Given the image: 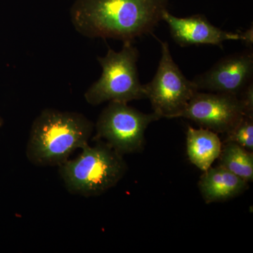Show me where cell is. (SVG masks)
Listing matches in <instances>:
<instances>
[{
    "instance_id": "6da1fadb",
    "label": "cell",
    "mask_w": 253,
    "mask_h": 253,
    "mask_svg": "<svg viewBox=\"0 0 253 253\" xmlns=\"http://www.w3.org/2000/svg\"><path fill=\"white\" fill-rule=\"evenodd\" d=\"M169 1L75 0L70 18L75 30L86 38L132 42L153 33Z\"/></svg>"
},
{
    "instance_id": "7a4b0ae2",
    "label": "cell",
    "mask_w": 253,
    "mask_h": 253,
    "mask_svg": "<svg viewBox=\"0 0 253 253\" xmlns=\"http://www.w3.org/2000/svg\"><path fill=\"white\" fill-rule=\"evenodd\" d=\"M94 131V123L82 113L43 110L32 124L26 157L39 167L59 166L89 144Z\"/></svg>"
},
{
    "instance_id": "3957f363",
    "label": "cell",
    "mask_w": 253,
    "mask_h": 253,
    "mask_svg": "<svg viewBox=\"0 0 253 253\" xmlns=\"http://www.w3.org/2000/svg\"><path fill=\"white\" fill-rule=\"evenodd\" d=\"M89 144L74 159L59 166V175L68 192L83 197L101 196L117 185L127 170V165L116 150L102 141Z\"/></svg>"
},
{
    "instance_id": "277c9868",
    "label": "cell",
    "mask_w": 253,
    "mask_h": 253,
    "mask_svg": "<svg viewBox=\"0 0 253 253\" xmlns=\"http://www.w3.org/2000/svg\"><path fill=\"white\" fill-rule=\"evenodd\" d=\"M139 57V50L130 42H123L121 51L109 48L104 56L98 57L102 73L84 93L86 102L99 106L111 101L128 104L146 99L138 73Z\"/></svg>"
},
{
    "instance_id": "5b68a950",
    "label": "cell",
    "mask_w": 253,
    "mask_h": 253,
    "mask_svg": "<svg viewBox=\"0 0 253 253\" xmlns=\"http://www.w3.org/2000/svg\"><path fill=\"white\" fill-rule=\"evenodd\" d=\"M158 41L161 46V59L154 78L144 84L145 97L161 119L180 118L190 100L199 90L173 59L168 42Z\"/></svg>"
},
{
    "instance_id": "8992f818",
    "label": "cell",
    "mask_w": 253,
    "mask_h": 253,
    "mask_svg": "<svg viewBox=\"0 0 253 253\" xmlns=\"http://www.w3.org/2000/svg\"><path fill=\"white\" fill-rule=\"evenodd\" d=\"M160 119L154 112L142 113L126 103L111 101L100 113L93 139L104 141L123 156L140 152L148 126Z\"/></svg>"
},
{
    "instance_id": "52a82bcc",
    "label": "cell",
    "mask_w": 253,
    "mask_h": 253,
    "mask_svg": "<svg viewBox=\"0 0 253 253\" xmlns=\"http://www.w3.org/2000/svg\"><path fill=\"white\" fill-rule=\"evenodd\" d=\"M239 96L198 91L190 100L180 118H186L214 132L226 134L244 117Z\"/></svg>"
},
{
    "instance_id": "ba28073f",
    "label": "cell",
    "mask_w": 253,
    "mask_h": 253,
    "mask_svg": "<svg viewBox=\"0 0 253 253\" xmlns=\"http://www.w3.org/2000/svg\"><path fill=\"white\" fill-rule=\"evenodd\" d=\"M253 51L248 49L222 58L193 80L198 90L239 95L253 81Z\"/></svg>"
},
{
    "instance_id": "9c48e42d",
    "label": "cell",
    "mask_w": 253,
    "mask_h": 253,
    "mask_svg": "<svg viewBox=\"0 0 253 253\" xmlns=\"http://www.w3.org/2000/svg\"><path fill=\"white\" fill-rule=\"evenodd\" d=\"M162 19L168 25L172 39L182 47L209 44L221 48L226 41L241 40L239 32L223 31L210 22L204 15L177 17L166 10Z\"/></svg>"
},
{
    "instance_id": "30bf717a",
    "label": "cell",
    "mask_w": 253,
    "mask_h": 253,
    "mask_svg": "<svg viewBox=\"0 0 253 253\" xmlns=\"http://www.w3.org/2000/svg\"><path fill=\"white\" fill-rule=\"evenodd\" d=\"M249 183L222 166L211 167L201 176L199 187L207 204L234 199L249 189Z\"/></svg>"
},
{
    "instance_id": "8fae6325",
    "label": "cell",
    "mask_w": 253,
    "mask_h": 253,
    "mask_svg": "<svg viewBox=\"0 0 253 253\" xmlns=\"http://www.w3.org/2000/svg\"><path fill=\"white\" fill-rule=\"evenodd\" d=\"M222 142L217 133L188 126L186 151L190 162L203 172L208 170L220 155Z\"/></svg>"
},
{
    "instance_id": "7c38bea8",
    "label": "cell",
    "mask_w": 253,
    "mask_h": 253,
    "mask_svg": "<svg viewBox=\"0 0 253 253\" xmlns=\"http://www.w3.org/2000/svg\"><path fill=\"white\" fill-rule=\"evenodd\" d=\"M219 166L247 182L253 181V153L231 141L222 144Z\"/></svg>"
},
{
    "instance_id": "4fadbf2b",
    "label": "cell",
    "mask_w": 253,
    "mask_h": 253,
    "mask_svg": "<svg viewBox=\"0 0 253 253\" xmlns=\"http://www.w3.org/2000/svg\"><path fill=\"white\" fill-rule=\"evenodd\" d=\"M224 142L231 141L253 151V118L244 116L239 124L226 133Z\"/></svg>"
},
{
    "instance_id": "5bb4252c",
    "label": "cell",
    "mask_w": 253,
    "mask_h": 253,
    "mask_svg": "<svg viewBox=\"0 0 253 253\" xmlns=\"http://www.w3.org/2000/svg\"><path fill=\"white\" fill-rule=\"evenodd\" d=\"M243 109H244V116L253 118V83H250L242 92L239 95Z\"/></svg>"
},
{
    "instance_id": "9a60e30c",
    "label": "cell",
    "mask_w": 253,
    "mask_h": 253,
    "mask_svg": "<svg viewBox=\"0 0 253 253\" xmlns=\"http://www.w3.org/2000/svg\"><path fill=\"white\" fill-rule=\"evenodd\" d=\"M239 32L241 40L240 41L244 43L245 45L249 47V49H252L253 44V25L251 27L248 28L244 31Z\"/></svg>"
},
{
    "instance_id": "2e32d148",
    "label": "cell",
    "mask_w": 253,
    "mask_h": 253,
    "mask_svg": "<svg viewBox=\"0 0 253 253\" xmlns=\"http://www.w3.org/2000/svg\"><path fill=\"white\" fill-rule=\"evenodd\" d=\"M2 119H1V118H0V128H1V126H2Z\"/></svg>"
}]
</instances>
